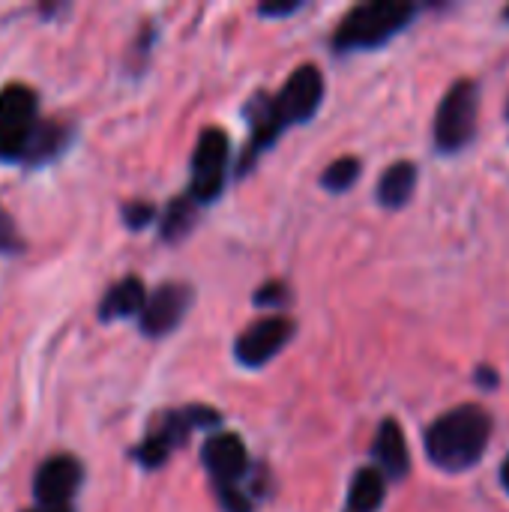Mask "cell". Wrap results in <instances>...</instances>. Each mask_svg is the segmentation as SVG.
<instances>
[{"label": "cell", "instance_id": "d4e9b609", "mask_svg": "<svg viewBox=\"0 0 509 512\" xmlns=\"http://www.w3.org/2000/svg\"><path fill=\"white\" fill-rule=\"evenodd\" d=\"M501 483H504V489L509 492V456L507 462H504V468H501Z\"/></svg>", "mask_w": 509, "mask_h": 512}, {"label": "cell", "instance_id": "44dd1931", "mask_svg": "<svg viewBox=\"0 0 509 512\" xmlns=\"http://www.w3.org/2000/svg\"><path fill=\"white\" fill-rule=\"evenodd\" d=\"M285 303H288V288L282 282H267L255 291L258 309H282Z\"/></svg>", "mask_w": 509, "mask_h": 512}, {"label": "cell", "instance_id": "9c48e42d", "mask_svg": "<svg viewBox=\"0 0 509 512\" xmlns=\"http://www.w3.org/2000/svg\"><path fill=\"white\" fill-rule=\"evenodd\" d=\"M294 336V324L282 315L261 318L249 330H243L234 342V357L246 369H261L267 366Z\"/></svg>", "mask_w": 509, "mask_h": 512}, {"label": "cell", "instance_id": "603a6c76", "mask_svg": "<svg viewBox=\"0 0 509 512\" xmlns=\"http://www.w3.org/2000/svg\"><path fill=\"white\" fill-rule=\"evenodd\" d=\"M300 9V3H264V6H258V15H267V18H279V15H291V12H297Z\"/></svg>", "mask_w": 509, "mask_h": 512}, {"label": "cell", "instance_id": "83f0119b", "mask_svg": "<svg viewBox=\"0 0 509 512\" xmlns=\"http://www.w3.org/2000/svg\"><path fill=\"white\" fill-rule=\"evenodd\" d=\"M504 15H507V18H509V9H507V12H504Z\"/></svg>", "mask_w": 509, "mask_h": 512}, {"label": "cell", "instance_id": "2e32d148", "mask_svg": "<svg viewBox=\"0 0 509 512\" xmlns=\"http://www.w3.org/2000/svg\"><path fill=\"white\" fill-rule=\"evenodd\" d=\"M387 495V477L378 468H360L348 489V510L378 512Z\"/></svg>", "mask_w": 509, "mask_h": 512}, {"label": "cell", "instance_id": "8fae6325", "mask_svg": "<svg viewBox=\"0 0 509 512\" xmlns=\"http://www.w3.org/2000/svg\"><path fill=\"white\" fill-rule=\"evenodd\" d=\"M195 294L189 285L183 282H165L159 285L150 297H147V306L138 318V327L144 336L150 339H159V336H168L171 330L180 327V321L186 318L189 306H192Z\"/></svg>", "mask_w": 509, "mask_h": 512}, {"label": "cell", "instance_id": "ac0fdd59", "mask_svg": "<svg viewBox=\"0 0 509 512\" xmlns=\"http://www.w3.org/2000/svg\"><path fill=\"white\" fill-rule=\"evenodd\" d=\"M360 168H363V165H360L357 156H342V159H336V162H330V165L324 168L321 186L330 189V192H348V189L357 183Z\"/></svg>", "mask_w": 509, "mask_h": 512}, {"label": "cell", "instance_id": "4316f807", "mask_svg": "<svg viewBox=\"0 0 509 512\" xmlns=\"http://www.w3.org/2000/svg\"><path fill=\"white\" fill-rule=\"evenodd\" d=\"M507 120H509V102H507Z\"/></svg>", "mask_w": 509, "mask_h": 512}, {"label": "cell", "instance_id": "30bf717a", "mask_svg": "<svg viewBox=\"0 0 509 512\" xmlns=\"http://www.w3.org/2000/svg\"><path fill=\"white\" fill-rule=\"evenodd\" d=\"M201 462H204V468H207L216 492L246 483L249 456H246L243 438H237L234 432H216V435H210L204 441V447H201Z\"/></svg>", "mask_w": 509, "mask_h": 512}, {"label": "cell", "instance_id": "d6986e66", "mask_svg": "<svg viewBox=\"0 0 509 512\" xmlns=\"http://www.w3.org/2000/svg\"><path fill=\"white\" fill-rule=\"evenodd\" d=\"M120 219L129 231H144L150 222L159 219V210L150 204V201H126L120 207Z\"/></svg>", "mask_w": 509, "mask_h": 512}, {"label": "cell", "instance_id": "7a4b0ae2", "mask_svg": "<svg viewBox=\"0 0 509 512\" xmlns=\"http://www.w3.org/2000/svg\"><path fill=\"white\" fill-rule=\"evenodd\" d=\"M492 441V417L480 405H462L441 414L423 435L426 456L447 474L474 468Z\"/></svg>", "mask_w": 509, "mask_h": 512}, {"label": "cell", "instance_id": "277c9868", "mask_svg": "<svg viewBox=\"0 0 509 512\" xmlns=\"http://www.w3.org/2000/svg\"><path fill=\"white\" fill-rule=\"evenodd\" d=\"M219 423L222 417L207 405H186L177 411H165L144 435V441L129 450V459L144 471H159L171 459V453L189 441L195 429H213Z\"/></svg>", "mask_w": 509, "mask_h": 512}, {"label": "cell", "instance_id": "ba28073f", "mask_svg": "<svg viewBox=\"0 0 509 512\" xmlns=\"http://www.w3.org/2000/svg\"><path fill=\"white\" fill-rule=\"evenodd\" d=\"M324 75L318 66L312 63H303L291 72V78L282 84V90L273 96L276 99V111L282 117L285 126H294V123H306L318 114L321 102H324Z\"/></svg>", "mask_w": 509, "mask_h": 512}, {"label": "cell", "instance_id": "4fadbf2b", "mask_svg": "<svg viewBox=\"0 0 509 512\" xmlns=\"http://www.w3.org/2000/svg\"><path fill=\"white\" fill-rule=\"evenodd\" d=\"M372 456L378 462V471L399 483L408 477L411 471V456H408V444H405V432L396 420H384L378 426V435H375V444H372Z\"/></svg>", "mask_w": 509, "mask_h": 512}, {"label": "cell", "instance_id": "3957f363", "mask_svg": "<svg viewBox=\"0 0 509 512\" xmlns=\"http://www.w3.org/2000/svg\"><path fill=\"white\" fill-rule=\"evenodd\" d=\"M417 6L408 0H372V3H360L354 6L336 27L333 33V48L336 51H366V48H378L384 42H390L393 36H399L411 18H414Z\"/></svg>", "mask_w": 509, "mask_h": 512}, {"label": "cell", "instance_id": "9a60e30c", "mask_svg": "<svg viewBox=\"0 0 509 512\" xmlns=\"http://www.w3.org/2000/svg\"><path fill=\"white\" fill-rule=\"evenodd\" d=\"M414 189H417V165L414 162H396L381 174L375 195H378L381 207L402 210L414 198Z\"/></svg>", "mask_w": 509, "mask_h": 512}, {"label": "cell", "instance_id": "484cf974", "mask_svg": "<svg viewBox=\"0 0 509 512\" xmlns=\"http://www.w3.org/2000/svg\"><path fill=\"white\" fill-rule=\"evenodd\" d=\"M24 512H75V507H63V510H51V507H33V510Z\"/></svg>", "mask_w": 509, "mask_h": 512}, {"label": "cell", "instance_id": "6da1fadb", "mask_svg": "<svg viewBox=\"0 0 509 512\" xmlns=\"http://www.w3.org/2000/svg\"><path fill=\"white\" fill-rule=\"evenodd\" d=\"M72 138V123L39 117V96L33 87L15 81L0 90V165L45 168L69 150Z\"/></svg>", "mask_w": 509, "mask_h": 512}, {"label": "cell", "instance_id": "7c38bea8", "mask_svg": "<svg viewBox=\"0 0 509 512\" xmlns=\"http://www.w3.org/2000/svg\"><path fill=\"white\" fill-rule=\"evenodd\" d=\"M243 114H246V120H249L252 135H249L246 156L240 159V174L249 171V165H252L267 147H273V141H276V138L282 135V129H285V123H282V117H279V111H276V99L267 96V93H255V96L249 99V105L243 108Z\"/></svg>", "mask_w": 509, "mask_h": 512}, {"label": "cell", "instance_id": "5bb4252c", "mask_svg": "<svg viewBox=\"0 0 509 512\" xmlns=\"http://www.w3.org/2000/svg\"><path fill=\"white\" fill-rule=\"evenodd\" d=\"M147 288L138 276H126L120 282H114L105 297L99 300V321L111 324V321H126V318H141L144 306H147Z\"/></svg>", "mask_w": 509, "mask_h": 512}, {"label": "cell", "instance_id": "52a82bcc", "mask_svg": "<svg viewBox=\"0 0 509 512\" xmlns=\"http://www.w3.org/2000/svg\"><path fill=\"white\" fill-rule=\"evenodd\" d=\"M81 486H84V465L69 453H57V456H48L36 468L33 501L36 507L63 510V507H72Z\"/></svg>", "mask_w": 509, "mask_h": 512}, {"label": "cell", "instance_id": "5b68a950", "mask_svg": "<svg viewBox=\"0 0 509 512\" xmlns=\"http://www.w3.org/2000/svg\"><path fill=\"white\" fill-rule=\"evenodd\" d=\"M231 141L219 126H207L192 150V174H189V198L195 204H213L228 180Z\"/></svg>", "mask_w": 509, "mask_h": 512}, {"label": "cell", "instance_id": "8992f818", "mask_svg": "<svg viewBox=\"0 0 509 512\" xmlns=\"http://www.w3.org/2000/svg\"><path fill=\"white\" fill-rule=\"evenodd\" d=\"M477 84L474 81H456L447 96L438 105L435 114V147L441 153H459L465 150L477 135Z\"/></svg>", "mask_w": 509, "mask_h": 512}, {"label": "cell", "instance_id": "e0dca14e", "mask_svg": "<svg viewBox=\"0 0 509 512\" xmlns=\"http://www.w3.org/2000/svg\"><path fill=\"white\" fill-rule=\"evenodd\" d=\"M195 201L189 198V195H180V198H174L168 207H165V213L159 216V237L165 240V243H180L192 228H195Z\"/></svg>", "mask_w": 509, "mask_h": 512}, {"label": "cell", "instance_id": "cb8c5ba5", "mask_svg": "<svg viewBox=\"0 0 509 512\" xmlns=\"http://www.w3.org/2000/svg\"><path fill=\"white\" fill-rule=\"evenodd\" d=\"M474 378H477V384L486 387V390H495V387H498V372L489 369V366H480V369L474 372Z\"/></svg>", "mask_w": 509, "mask_h": 512}, {"label": "cell", "instance_id": "ffe728a7", "mask_svg": "<svg viewBox=\"0 0 509 512\" xmlns=\"http://www.w3.org/2000/svg\"><path fill=\"white\" fill-rule=\"evenodd\" d=\"M24 249L21 234L12 222V216L0 207V255H18Z\"/></svg>", "mask_w": 509, "mask_h": 512}, {"label": "cell", "instance_id": "7402d4cb", "mask_svg": "<svg viewBox=\"0 0 509 512\" xmlns=\"http://www.w3.org/2000/svg\"><path fill=\"white\" fill-rule=\"evenodd\" d=\"M219 504L225 512H252L255 504L249 498V492L243 486H231V489H219Z\"/></svg>", "mask_w": 509, "mask_h": 512}]
</instances>
